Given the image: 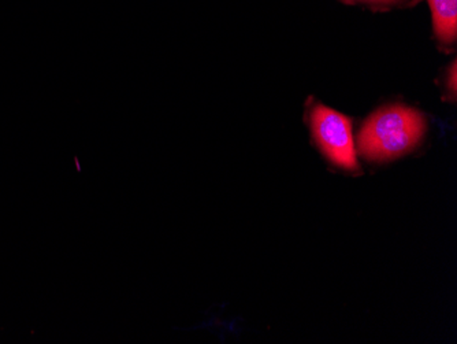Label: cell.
<instances>
[{"mask_svg": "<svg viewBox=\"0 0 457 344\" xmlns=\"http://www.w3.org/2000/svg\"><path fill=\"white\" fill-rule=\"evenodd\" d=\"M426 132L418 110L396 105L374 113L359 133V150L371 161H387L412 150Z\"/></svg>", "mask_w": 457, "mask_h": 344, "instance_id": "6da1fadb", "label": "cell"}, {"mask_svg": "<svg viewBox=\"0 0 457 344\" xmlns=\"http://www.w3.org/2000/svg\"><path fill=\"white\" fill-rule=\"evenodd\" d=\"M311 127L318 145L331 162L348 171L358 169L352 124L345 115L317 106L311 114Z\"/></svg>", "mask_w": 457, "mask_h": 344, "instance_id": "7a4b0ae2", "label": "cell"}, {"mask_svg": "<svg viewBox=\"0 0 457 344\" xmlns=\"http://www.w3.org/2000/svg\"><path fill=\"white\" fill-rule=\"evenodd\" d=\"M436 35L451 45L457 35V0H430Z\"/></svg>", "mask_w": 457, "mask_h": 344, "instance_id": "3957f363", "label": "cell"}, {"mask_svg": "<svg viewBox=\"0 0 457 344\" xmlns=\"http://www.w3.org/2000/svg\"><path fill=\"white\" fill-rule=\"evenodd\" d=\"M452 76H451V83H452V86H451V91L453 92H456V63H453V66H452Z\"/></svg>", "mask_w": 457, "mask_h": 344, "instance_id": "277c9868", "label": "cell"}, {"mask_svg": "<svg viewBox=\"0 0 457 344\" xmlns=\"http://www.w3.org/2000/svg\"><path fill=\"white\" fill-rule=\"evenodd\" d=\"M361 2H367V4H389L395 0H361Z\"/></svg>", "mask_w": 457, "mask_h": 344, "instance_id": "5b68a950", "label": "cell"}]
</instances>
